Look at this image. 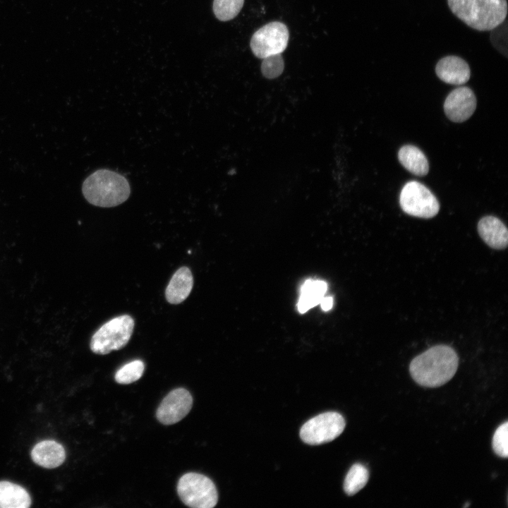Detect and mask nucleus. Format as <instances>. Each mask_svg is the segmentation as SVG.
Wrapping results in <instances>:
<instances>
[{"instance_id":"21","label":"nucleus","mask_w":508,"mask_h":508,"mask_svg":"<svg viewBox=\"0 0 508 508\" xmlns=\"http://www.w3.org/2000/svg\"><path fill=\"white\" fill-rule=\"evenodd\" d=\"M492 449L502 458L508 456V422L500 425L492 437Z\"/></svg>"},{"instance_id":"5","label":"nucleus","mask_w":508,"mask_h":508,"mask_svg":"<svg viewBox=\"0 0 508 508\" xmlns=\"http://www.w3.org/2000/svg\"><path fill=\"white\" fill-rule=\"evenodd\" d=\"M177 492L182 502L193 508H212L218 501L214 483L198 473H188L179 479Z\"/></svg>"},{"instance_id":"19","label":"nucleus","mask_w":508,"mask_h":508,"mask_svg":"<svg viewBox=\"0 0 508 508\" xmlns=\"http://www.w3.org/2000/svg\"><path fill=\"white\" fill-rule=\"evenodd\" d=\"M243 4L244 0H214L213 11L217 19L228 21L239 13Z\"/></svg>"},{"instance_id":"2","label":"nucleus","mask_w":508,"mask_h":508,"mask_svg":"<svg viewBox=\"0 0 508 508\" xmlns=\"http://www.w3.org/2000/svg\"><path fill=\"white\" fill-rule=\"evenodd\" d=\"M82 192L90 204L111 207L126 201L130 195L131 188L123 176L104 169L95 171L85 179Z\"/></svg>"},{"instance_id":"16","label":"nucleus","mask_w":508,"mask_h":508,"mask_svg":"<svg viewBox=\"0 0 508 508\" xmlns=\"http://www.w3.org/2000/svg\"><path fill=\"white\" fill-rule=\"evenodd\" d=\"M398 159L401 165L411 174L423 176L429 171V164L424 153L414 145L401 147L398 152Z\"/></svg>"},{"instance_id":"22","label":"nucleus","mask_w":508,"mask_h":508,"mask_svg":"<svg viewBox=\"0 0 508 508\" xmlns=\"http://www.w3.org/2000/svg\"><path fill=\"white\" fill-rule=\"evenodd\" d=\"M490 42L499 52L504 56H507V26L506 20L491 30Z\"/></svg>"},{"instance_id":"13","label":"nucleus","mask_w":508,"mask_h":508,"mask_svg":"<svg viewBox=\"0 0 508 508\" xmlns=\"http://www.w3.org/2000/svg\"><path fill=\"white\" fill-rule=\"evenodd\" d=\"M32 461L37 465L54 468L61 465L66 459L64 447L52 440H42L36 444L31 453Z\"/></svg>"},{"instance_id":"15","label":"nucleus","mask_w":508,"mask_h":508,"mask_svg":"<svg viewBox=\"0 0 508 508\" xmlns=\"http://www.w3.org/2000/svg\"><path fill=\"white\" fill-rule=\"evenodd\" d=\"M31 498L22 486L7 481H0V508H28Z\"/></svg>"},{"instance_id":"24","label":"nucleus","mask_w":508,"mask_h":508,"mask_svg":"<svg viewBox=\"0 0 508 508\" xmlns=\"http://www.w3.org/2000/svg\"><path fill=\"white\" fill-rule=\"evenodd\" d=\"M322 308L327 311L329 310L333 304V300L332 297H323L320 301Z\"/></svg>"},{"instance_id":"7","label":"nucleus","mask_w":508,"mask_h":508,"mask_svg":"<svg viewBox=\"0 0 508 508\" xmlns=\"http://www.w3.org/2000/svg\"><path fill=\"white\" fill-rule=\"evenodd\" d=\"M345 425V420L340 413L325 412L306 422L301 428L300 437L308 445H320L339 437Z\"/></svg>"},{"instance_id":"4","label":"nucleus","mask_w":508,"mask_h":508,"mask_svg":"<svg viewBox=\"0 0 508 508\" xmlns=\"http://www.w3.org/2000/svg\"><path fill=\"white\" fill-rule=\"evenodd\" d=\"M135 322L128 315L115 317L102 325L92 335L90 347L97 354L119 350L129 341Z\"/></svg>"},{"instance_id":"23","label":"nucleus","mask_w":508,"mask_h":508,"mask_svg":"<svg viewBox=\"0 0 508 508\" xmlns=\"http://www.w3.org/2000/svg\"><path fill=\"white\" fill-rule=\"evenodd\" d=\"M327 289V285L325 282L308 279L302 284L301 287V294L322 298Z\"/></svg>"},{"instance_id":"18","label":"nucleus","mask_w":508,"mask_h":508,"mask_svg":"<svg viewBox=\"0 0 508 508\" xmlns=\"http://www.w3.org/2000/svg\"><path fill=\"white\" fill-rule=\"evenodd\" d=\"M145 364L141 360H134L121 367L114 379L119 384H130L138 380L143 375Z\"/></svg>"},{"instance_id":"11","label":"nucleus","mask_w":508,"mask_h":508,"mask_svg":"<svg viewBox=\"0 0 508 508\" xmlns=\"http://www.w3.org/2000/svg\"><path fill=\"white\" fill-rule=\"evenodd\" d=\"M437 76L443 82L454 85L467 83L471 76L468 63L462 58L449 55L440 59L435 66Z\"/></svg>"},{"instance_id":"20","label":"nucleus","mask_w":508,"mask_h":508,"mask_svg":"<svg viewBox=\"0 0 508 508\" xmlns=\"http://www.w3.org/2000/svg\"><path fill=\"white\" fill-rule=\"evenodd\" d=\"M262 59L261 72L263 76L268 79H273L282 73L284 62L281 54L270 55Z\"/></svg>"},{"instance_id":"14","label":"nucleus","mask_w":508,"mask_h":508,"mask_svg":"<svg viewBox=\"0 0 508 508\" xmlns=\"http://www.w3.org/2000/svg\"><path fill=\"white\" fill-rule=\"evenodd\" d=\"M193 286L190 270L181 267L171 277L165 290L167 301L171 304H179L186 299Z\"/></svg>"},{"instance_id":"12","label":"nucleus","mask_w":508,"mask_h":508,"mask_svg":"<svg viewBox=\"0 0 508 508\" xmlns=\"http://www.w3.org/2000/svg\"><path fill=\"white\" fill-rule=\"evenodd\" d=\"M478 232L483 241L490 248L503 250L507 246L508 230L497 217L485 216L478 223Z\"/></svg>"},{"instance_id":"6","label":"nucleus","mask_w":508,"mask_h":508,"mask_svg":"<svg viewBox=\"0 0 508 508\" xmlns=\"http://www.w3.org/2000/svg\"><path fill=\"white\" fill-rule=\"evenodd\" d=\"M399 203L405 213L420 218H432L440 210L436 197L426 186L415 181L406 183L402 188Z\"/></svg>"},{"instance_id":"3","label":"nucleus","mask_w":508,"mask_h":508,"mask_svg":"<svg viewBox=\"0 0 508 508\" xmlns=\"http://www.w3.org/2000/svg\"><path fill=\"white\" fill-rule=\"evenodd\" d=\"M448 6L459 19L479 31L491 30L507 17V0H447Z\"/></svg>"},{"instance_id":"17","label":"nucleus","mask_w":508,"mask_h":508,"mask_svg":"<svg viewBox=\"0 0 508 508\" xmlns=\"http://www.w3.org/2000/svg\"><path fill=\"white\" fill-rule=\"evenodd\" d=\"M369 472L361 464H353L348 471L344 483V492L349 496L360 491L368 483Z\"/></svg>"},{"instance_id":"8","label":"nucleus","mask_w":508,"mask_h":508,"mask_svg":"<svg viewBox=\"0 0 508 508\" xmlns=\"http://www.w3.org/2000/svg\"><path fill=\"white\" fill-rule=\"evenodd\" d=\"M289 38L288 28L279 21L269 23L254 32L250 46L254 55L260 59L281 54L286 48Z\"/></svg>"},{"instance_id":"9","label":"nucleus","mask_w":508,"mask_h":508,"mask_svg":"<svg viewBox=\"0 0 508 508\" xmlns=\"http://www.w3.org/2000/svg\"><path fill=\"white\" fill-rule=\"evenodd\" d=\"M193 397L184 388L171 391L159 404L156 416L164 425H172L182 420L190 411Z\"/></svg>"},{"instance_id":"10","label":"nucleus","mask_w":508,"mask_h":508,"mask_svg":"<svg viewBox=\"0 0 508 508\" xmlns=\"http://www.w3.org/2000/svg\"><path fill=\"white\" fill-rule=\"evenodd\" d=\"M476 108V98L473 90L466 87L453 90L446 97L444 110L449 120L461 123L467 120Z\"/></svg>"},{"instance_id":"1","label":"nucleus","mask_w":508,"mask_h":508,"mask_svg":"<svg viewBox=\"0 0 508 508\" xmlns=\"http://www.w3.org/2000/svg\"><path fill=\"white\" fill-rule=\"evenodd\" d=\"M458 365V356L452 347L437 345L415 357L410 363L409 371L419 385L437 387L454 377Z\"/></svg>"}]
</instances>
